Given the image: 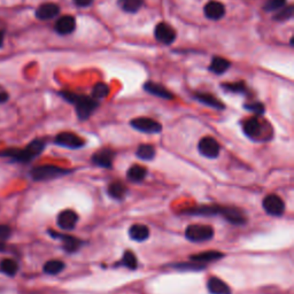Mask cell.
I'll use <instances>...</instances> for the list:
<instances>
[{
    "label": "cell",
    "mask_w": 294,
    "mask_h": 294,
    "mask_svg": "<svg viewBox=\"0 0 294 294\" xmlns=\"http://www.w3.org/2000/svg\"><path fill=\"white\" fill-rule=\"evenodd\" d=\"M60 94L68 103L74 104L76 107V113H77L78 119L81 121H85V120L90 118L94 110L98 108V106H99V103L92 97L81 96V94L69 92V91H62V92H60Z\"/></svg>",
    "instance_id": "1"
},
{
    "label": "cell",
    "mask_w": 294,
    "mask_h": 294,
    "mask_svg": "<svg viewBox=\"0 0 294 294\" xmlns=\"http://www.w3.org/2000/svg\"><path fill=\"white\" fill-rule=\"evenodd\" d=\"M45 148V140L43 139H35L30 141L29 145L24 148H11V150L2 151L1 156H8L15 161L20 162H29L30 160L39 156Z\"/></svg>",
    "instance_id": "2"
},
{
    "label": "cell",
    "mask_w": 294,
    "mask_h": 294,
    "mask_svg": "<svg viewBox=\"0 0 294 294\" xmlns=\"http://www.w3.org/2000/svg\"><path fill=\"white\" fill-rule=\"evenodd\" d=\"M72 170L60 168V167L52 166V164H46V166L35 167L31 172V177L34 181L42 182V181H51V179L59 178L65 175L70 173Z\"/></svg>",
    "instance_id": "3"
},
{
    "label": "cell",
    "mask_w": 294,
    "mask_h": 294,
    "mask_svg": "<svg viewBox=\"0 0 294 294\" xmlns=\"http://www.w3.org/2000/svg\"><path fill=\"white\" fill-rule=\"evenodd\" d=\"M186 239L192 242H204L213 239L214 229L206 224H190L185 230Z\"/></svg>",
    "instance_id": "4"
},
{
    "label": "cell",
    "mask_w": 294,
    "mask_h": 294,
    "mask_svg": "<svg viewBox=\"0 0 294 294\" xmlns=\"http://www.w3.org/2000/svg\"><path fill=\"white\" fill-rule=\"evenodd\" d=\"M198 151L202 156L207 159H216L221 153V146L213 137H204L199 140Z\"/></svg>",
    "instance_id": "5"
},
{
    "label": "cell",
    "mask_w": 294,
    "mask_h": 294,
    "mask_svg": "<svg viewBox=\"0 0 294 294\" xmlns=\"http://www.w3.org/2000/svg\"><path fill=\"white\" fill-rule=\"evenodd\" d=\"M262 207L267 214L271 216H282L285 211V204L277 194H268L262 201Z\"/></svg>",
    "instance_id": "6"
},
{
    "label": "cell",
    "mask_w": 294,
    "mask_h": 294,
    "mask_svg": "<svg viewBox=\"0 0 294 294\" xmlns=\"http://www.w3.org/2000/svg\"><path fill=\"white\" fill-rule=\"evenodd\" d=\"M130 125L135 130L144 134H160L162 131V125L156 120L150 118H137L130 122Z\"/></svg>",
    "instance_id": "7"
},
{
    "label": "cell",
    "mask_w": 294,
    "mask_h": 294,
    "mask_svg": "<svg viewBox=\"0 0 294 294\" xmlns=\"http://www.w3.org/2000/svg\"><path fill=\"white\" fill-rule=\"evenodd\" d=\"M54 143L61 147L69 148V150H78L84 146L85 140L72 132H61L55 137Z\"/></svg>",
    "instance_id": "8"
},
{
    "label": "cell",
    "mask_w": 294,
    "mask_h": 294,
    "mask_svg": "<svg viewBox=\"0 0 294 294\" xmlns=\"http://www.w3.org/2000/svg\"><path fill=\"white\" fill-rule=\"evenodd\" d=\"M114 157H115V151H113L112 148L105 147L97 151L91 156V162L98 167H101V168L110 169L113 167Z\"/></svg>",
    "instance_id": "9"
},
{
    "label": "cell",
    "mask_w": 294,
    "mask_h": 294,
    "mask_svg": "<svg viewBox=\"0 0 294 294\" xmlns=\"http://www.w3.org/2000/svg\"><path fill=\"white\" fill-rule=\"evenodd\" d=\"M154 36L160 43L169 45V44L175 42L176 31L173 30V28L170 24L166 23V22H161V23L156 24V29H154Z\"/></svg>",
    "instance_id": "10"
},
{
    "label": "cell",
    "mask_w": 294,
    "mask_h": 294,
    "mask_svg": "<svg viewBox=\"0 0 294 294\" xmlns=\"http://www.w3.org/2000/svg\"><path fill=\"white\" fill-rule=\"evenodd\" d=\"M49 233H50V236L53 237V238L61 240L62 248L65 249L67 253H69V254L77 252L78 249L81 248V246L83 245V242L78 238H76V237H72L69 235H62V233L55 232V231H53V230H50Z\"/></svg>",
    "instance_id": "11"
},
{
    "label": "cell",
    "mask_w": 294,
    "mask_h": 294,
    "mask_svg": "<svg viewBox=\"0 0 294 294\" xmlns=\"http://www.w3.org/2000/svg\"><path fill=\"white\" fill-rule=\"evenodd\" d=\"M221 216H222L224 220H226L227 222L235 224V225H244V224L247 222V219H246L244 211L239 209V208L232 206H223Z\"/></svg>",
    "instance_id": "12"
},
{
    "label": "cell",
    "mask_w": 294,
    "mask_h": 294,
    "mask_svg": "<svg viewBox=\"0 0 294 294\" xmlns=\"http://www.w3.org/2000/svg\"><path fill=\"white\" fill-rule=\"evenodd\" d=\"M77 222H78V215L76 211L71 209L62 210L61 213L58 215V219H56V223H58L59 227H61L62 230H66V231L74 230Z\"/></svg>",
    "instance_id": "13"
},
{
    "label": "cell",
    "mask_w": 294,
    "mask_h": 294,
    "mask_svg": "<svg viewBox=\"0 0 294 294\" xmlns=\"http://www.w3.org/2000/svg\"><path fill=\"white\" fill-rule=\"evenodd\" d=\"M242 130H244L245 135L248 138L253 139V140H258L262 135V124L260 120L258 118H251L246 120L242 124Z\"/></svg>",
    "instance_id": "14"
},
{
    "label": "cell",
    "mask_w": 294,
    "mask_h": 294,
    "mask_svg": "<svg viewBox=\"0 0 294 294\" xmlns=\"http://www.w3.org/2000/svg\"><path fill=\"white\" fill-rule=\"evenodd\" d=\"M60 13V7L56 4L53 2H46V4L40 5L36 11L37 18L42 21L52 20L55 17H58Z\"/></svg>",
    "instance_id": "15"
},
{
    "label": "cell",
    "mask_w": 294,
    "mask_h": 294,
    "mask_svg": "<svg viewBox=\"0 0 294 294\" xmlns=\"http://www.w3.org/2000/svg\"><path fill=\"white\" fill-rule=\"evenodd\" d=\"M76 29V20L74 17L71 15H65V17H61L58 18L55 23V31L59 35H62V36H66V35H69L71 33H74Z\"/></svg>",
    "instance_id": "16"
},
{
    "label": "cell",
    "mask_w": 294,
    "mask_h": 294,
    "mask_svg": "<svg viewBox=\"0 0 294 294\" xmlns=\"http://www.w3.org/2000/svg\"><path fill=\"white\" fill-rule=\"evenodd\" d=\"M207 290L210 294H231V289L219 277H210L207 282Z\"/></svg>",
    "instance_id": "17"
},
{
    "label": "cell",
    "mask_w": 294,
    "mask_h": 294,
    "mask_svg": "<svg viewBox=\"0 0 294 294\" xmlns=\"http://www.w3.org/2000/svg\"><path fill=\"white\" fill-rule=\"evenodd\" d=\"M224 14H225V7L219 1L211 0L205 6V15L209 20H220L224 17Z\"/></svg>",
    "instance_id": "18"
},
{
    "label": "cell",
    "mask_w": 294,
    "mask_h": 294,
    "mask_svg": "<svg viewBox=\"0 0 294 294\" xmlns=\"http://www.w3.org/2000/svg\"><path fill=\"white\" fill-rule=\"evenodd\" d=\"M144 88L146 92L153 94V96L163 98V99H167V100L173 99V94L170 92L169 90H167L166 87L162 86L161 84L153 83V82H146V83L144 84Z\"/></svg>",
    "instance_id": "19"
},
{
    "label": "cell",
    "mask_w": 294,
    "mask_h": 294,
    "mask_svg": "<svg viewBox=\"0 0 294 294\" xmlns=\"http://www.w3.org/2000/svg\"><path fill=\"white\" fill-rule=\"evenodd\" d=\"M222 258H224V254L222 252L206 251V252L199 253V254L191 255V257H190V260L193 262H198V263L205 264V263H209V262L217 261Z\"/></svg>",
    "instance_id": "20"
},
{
    "label": "cell",
    "mask_w": 294,
    "mask_h": 294,
    "mask_svg": "<svg viewBox=\"0 0 294 294\" xmlns=\"http://www.w3.org/2000/svg\"><path fill=\"white\" fill-rule=\"evenodd\" d=\"M129 236L135 242H145L150 237V229H148L147 225H144V224H134L129 229Z\"/></svg>",
    "instance_id": "21"
},
{
    "label": "cell",
    "mask_w": 294,
    "mask_h": 294,
    "mask_svg": "<svg viewBox=\"0 0 294 294\" xmlns=\"http://www.w3.org/2000/svg\"><path fill=\"white\" fill-rule=\"evenodd\" d=\"M194 98L199 101V103L204 104V105H206L208 107H211V108H215L217 110H222L225 108V106H224L222 101L217 99V98H215L214 96H211V94L197 93L194 94Z\"/></svg>",
    "instance_id": "22"
},
{
    "label": "cell",
    "mask_w": 294,
    "mask_h": 294,
    "mask_svg": "<svg viewBox=\"0 0 294 294\" xmlns=\"http://www.w3.org/2000/svg\"><path fill=\"white\" fill-rule=\"evenodd\" d=\"M147 175V169L140 164H134L126 172V178L132 183H140Z\"/></svg>",
    "instance_id": "23"
},
{
    "label": "cell",
    "mask_w": 294,
    "mask_h": 294,
    "mask_svg": "<svg viewBox=\"0 0 294 294\" xmlns=\"http://www.w3.org/2000/svg\"><path fill=\"white\" fill-rule=\"evenodd\" d=\"M107 192H108L109 197L114 199V200H123L126 193H128V189L122 182H113L108 186Z\"/></svg>",
    "instance_id": "24"
},
{
    "label": "cell",
    "mask_w": 294,
    "mask_h": 294,
    "mask_svg": "<svg viewBox=\"0 0 294 294\" xmlns=\"http://www.w3.org/2000/svg\"><path fill=\"white\" fill-rule=\"evenodd\" d=\"M230 66H231V63H230L229 60L221 58V56H215L210 62L209 70L216 75H221L225 72L230 68Z\"/></svg>",
    "instance_id": "25"
},
{
    "label": "cell",
    "mask_w": 294,
    "mask_h": 294,
    "mask_svg": "<svg viewBox=\"0 0 294 294\" xmlns=\"http://www.w3.org/2000/svg\"><path fill=\"white\" fill-rule=\"evenodd\" d=\"M156 148H154L153 145L150 144H141L139 145L137 148V152H136V156H137L138 159L144 160V161H151L156 157Z\"/></svg>",
    "instance_id": "26"
},
{
    "label": "cell",
    "mask_w": 294,
    "mask_h": 294,
    "mask_svg": "<svg viewBox=\"0 0 294 294\" xmlns=\"http://www.w3.org/2000/svg\"><path fill=\"white\" fill-rule=\"evenodd\" d=\"M118 265H122V267L128 268L130 270H136L138 267L137 258H136V255L131 251H125L121 261H119Z\"/></svg>",
    "instance_id": "27"
},
{
    "label": "cell",
    "mask_w": 294,
    "mask_h": 294,
    "mask_svg": "<svg viewBox=\"0 0 294 294\" xmlns=\"http://www.w3.org/2000/svg\"><path fill=\"white\" fill-rule=\"evenodd\" d=\"M66 264L60 260H50L44 264V273L47 275H58L65 269Z\"/></svg>",
    "instance_id": "28"
},
{
    "label": "cell",
    "mask_w": 294,
    "mask_h": 294,
    "mask_svg": "<svg viewBox=\"0 0 294 294\" xmlns=\"http://www.w3.org/2000/svg\"><path fill=\"white\" fill-rule=\"evenodd\" d=\"M18 270V264L12 259H5L0 262V271L7 276H14Z\"/></svg>",
    "instance_id": "29"
},
{
    "label": "cell",
    "mask_w": 294,
    "mask_h": 294,
    "mask_svg": "<svg viewBox=\"0 0 294 294\" xmlns=\"http://www.w3.org/2000/svg\"><path fill=\"white\" fill-rule=\"evenodd\" d=\"M143 4L144 0H119L120 7L128 13L138 12Z\"/></svg>",
    "instance_id": "30"
},
{
    "label": "cell",
    "mask_w": 294,
    "mask_h": 294,
    "mask_svg": "<svg viewBox=\"0 0 294 294\" xmlns=\"http://www.w3.org/2000/svg\"><path fill=\"white\" fill-rule=\"evenodd\" d=\"M170 267L175 268V269H178L181 271H185V270H190V271H200L205 269V264L198 263V262H181V263H176V264H172Z\"/></svg>",
    "instance_id": "31"
},
{
    "label": "cell",
    "mask_w": 294,
    "mask_h": 294,
    "mask_svg": "<svg viewBox=\"0 0 294 294\" xmlns=\"http://www.w3.org/2000/svg\"><path fill=\"white\" fill-rule=\"evenodd\" d=\"M109 93V87L108 85L105 83H97L93 86L92 90V98L98 100V99H104V98H106L108 96Z\"/></svg>",
    "instance_id": "32"
},
{
    "label": "cell",
    "mask_w": 294,
    "mask_h": 294,
    "mask_svg": "<svg viewBox=\"0 0 294 294\" xmlns=\"http://www.w3.org/2000/svg\"><path fill=\"white\" fill-rule=\"evenodd\" d=\"M222 87L227 92L232 93H244L246 91V86L244 82H236V83H224Z\"/></svg>",
    "instance_id": "33"
},
{
    "label": "cell",
    "mask_w": 294,
    "mask_h": 294,
    "mask_svg": "<svg viewBox=\"0 0 294 294\" xmlns=\"http://www.w3.org/2000/svg\"><path fill=\"white\" fill-rule=\"evenodd\" d=\"M286 4V0H268L264 5L265 12H274L278 11V9L283 8Z\"/></svg>",
    "instance_id": "34"
},
{
    "label": "cell",
    "mask_w": 294,
    "mask_h": 294,
    "mask_svg": "<svg viewBox=\"0 0 294 294\" xmlns=\"http://www.w3.org/2000/svg\"><path fill=\"white\" fill-rule=\"evenodd\" d=\"M293 6H289V7L280 9L279 12L275 15L274 18L277 21H284V20H290L293 17Z\"/></svg>",
    "instance_id": "35"
},
{
    "label": "cell",
    "mask_w": 294,
    "mask_h": 294,
    "mask_svg": "<svg viewBox=\"0 0 294 294\" xmlns=\"http://www.w3.org/2000/svg\"><path fill=\"white\" fill-rule=\"evenodd\" d=\"M244 108L249 110V112H253L254 114H257V115H262V114L264 113V106L263 104L261 103H252V104H246L244 105Z\"/></svg>",
    "instance_id": "36"
},
{
    "label": "cell",
    "mask_w": 294,
    "mask_h": 294,
    "mask_svg": "<svg viewBox=\"0 0 294 294\" xmlns=\"http://www.w3.org/2000/svg\"><path fill=\"white\" fill-rule=\"evenodd\" d=\"M11 227L4 224H0V239H7L11 236Z\"/></svg>",
    "instance_id": "37"
},
{
    "label": "cell",
    "mask_w": 294,
    "mask_h": 294,
    "mask_svg": "<svg viewBox=\"0 0 294 294\" xmlns=\"http://www.w3.org/2000/svg\"><path fill=\"white\" fill-rule=\"evenodd\" d=\"M74 4L78 7H88L93 2V0H72Z\"/></svg>",
    "instance_id": "38"
},
{
    "label": "cell",
    "mask_w": 294,
    "mask_h": 294,
    "mask_svg": "<svg viewBox=\"0 0 294 294\" xmlns=\"http://www.w3.org/2000/svg\"><path fill=\"white\" fill-rule=\"evenodd\" d=\"M8 99V93L7 91L5 90V88H2L0 86V104L5 103V101H7Z\"/></svg>",
    "instance_id": "39"
},
{
    "label": "cell",
    "mask_w": 294,
    "mask_h": 294,
    "mask_svg": "<svg viewBox=\"0 0 294 294\" xmlns=\"http://www.w3.org/2000/svg\"><path fill=\"white\" fill-rule=\"evenodd\" d=\"M4 44V31L0 29V47Z\"/></svg>",
    "instance_id": "40"
},
{
    "label": "cell",
    "mask_w": 294,
    "mask_h": 294,
    "mask_svg": "<svg viewBox=\"0 0 294 294\" xmlns=\"http://www.w3.org/2000/svg\"><path fill=\"white\" fill-rule=\"evenodd\" d=\"M5 248H6V245H5L4 240H2V239H0V252H2V251H4Z\"/></svg>",
    "instance_id": "41"
}]
</instances>
